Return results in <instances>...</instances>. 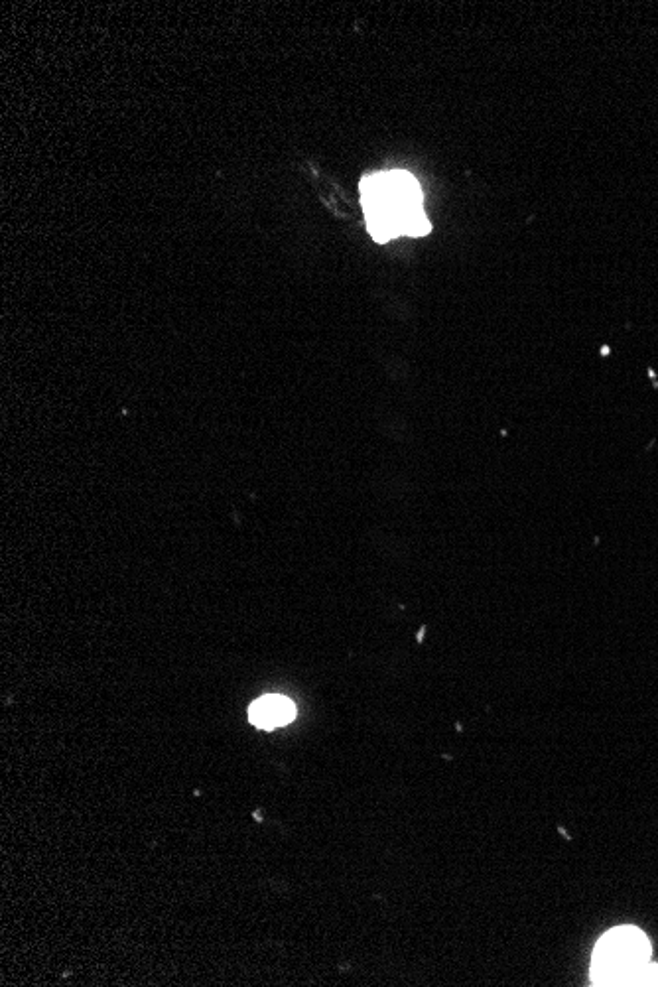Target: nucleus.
Segmentation results:
<instances>
[{
    "label": "nucleus",
    "instance_id": "obj_3",
    "mask_svg": "<svg viewBox=\"0 0 658 987\" xmlns=\"http://www.w3.org/2000/svg\"><path fill=\"white\" fill-rule=\"evenodd\" d=\"M635 986H658V966L655 964H649L643 974L639 976L637 984Z\"/></svg>",
    "mask_w": 658,
    "mask_h": 987
},
{
    "label": "nucleus",
    "instance_id": "obj_1",
    "mask_svg": "<svg viewBox=\"0 0 658 987\" xmlns=\"http://www.w3.org/2000/svg\"><path fill=\"white\" fill-rule=\"evenodd\" d=\"M651 964V942L637 926H617L595 944L592 982L595 986H635Z\"/></svg>",
    "mask_w": 658,
    "mask_h": 987
},
{
    "label": "nucleus",
    "instance_id": "obj_2",
    "mask_svg": "<svg viewBox=\"0 0 658 987\" xmlns=\"http://www.w3.org/2000/svg\"><path fill=\"white\" fill-rule=\"evenodd\" d=\"M296 718V706L284 696H264L249 710L251 724L259 729H274L290 724Z\"/></svg>",
    "mask_w": 658,
    "mask_h": 987
}]
</instances>
